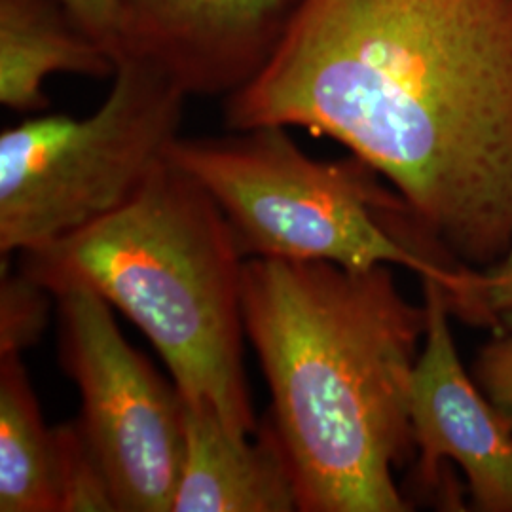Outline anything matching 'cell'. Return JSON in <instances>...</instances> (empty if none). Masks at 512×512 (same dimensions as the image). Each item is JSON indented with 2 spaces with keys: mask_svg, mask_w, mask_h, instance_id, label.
Returning a JSON list of instances; mask_svg holds the SVG:
<instances>
[{
  "mask_svg": "<svg viewBox=\"0 0 512 512\" xmlns=\"http://www.w3.org/2000/svg\"><path fill=\"white\" fill-rule=\"evenodd\" d=\"M224 118L348 147L459 266L511 247L512 0H306Z\"/></svg>",
  "mask_w": 512,
  "mask_h": 512,
  "instance_id": "cell-1",
  "label": "cell"
},
{
  "mask_svg": "<svg viewBox=\"0 0 512 512\" xmlns=\"http://www.w3.org/2000/svg\"><path fill=\"white\" fill-rule=\"evenodd\" d=\"M243 319L298 511H412L395 473L416 458L410 389L425 304L404 298L389 266L249 258Z\"/></svg>",
  "mask_w": 512,
  "mask_h": 512,
  "instance_id": "cell-2",
  "label": "cell"
},
{
  "mask_svg": "<svg viewBox=\"0 0 512 512\" xmlns=\"http://www.w3.org/2000/svg\"><path fill=\"white\" fill-rule=\"evenodd\" d=\"M19 272L52 296L88 289L122 311L162 355L186 401L253 437L243 366V270L232 228L196 177L171 160L92 226L19 253Z\"/></svg>",
  "mask_w": 512,
  "mask_h": 512,
  "instance_id": "cell-3",
  "label": "cell"
},
{
  "mask_svg": "<svg viewBox=\"0 0 512 512\" xmlns=\"http://www.w3.org/2000/svg\"><path fill=\"white\" fill-rule=\"evenodd\" d=\"M169 156L219 203L245 260L395 264L440 281L448 300L465 287L471 268L446 255L403 196L357 156L313 160L279 126L179 137Z\"/></svg>",
  "mask_w": 512,
  "mask_h": 512,
  "instance_id": "cell-4",
  "label": "cell"
},
{
  "mask_svg": "<svg viewBox=\"0 0 512 512\" xmlns=\"http://www.w3.org/2000/svg\"><path fill=\"white\" fill-rule=\"evenodd\" d=\"M183 88L145 57L120 54L103 105L50 114L0 135V253L46 247L131 202L179 139Z\"/></svg>",
  "mask_w": 512,
  "mask_h": 512,
  "instance_id": "cell-5",
  "label": "cell"
},
{
  "mask_svg": "<svg viewBox=\"0 0 512 512\" xmlns=\"http://www.w3.org/2000/svg\"><path fill=\"white\" fill-rule=\"evenodd\" d=\"M59 361L73 380L78 425L109 480L118 512H173L184 459L183 397L118 329L88 289L55 296Z\"/></svg>",
  "mask_w": 512,
  "mask_h": 512,
  "instance_id": "cell-6",
  "label": "cell"
},
{
  "mask_svg": "<svg viewBox=\"0 0 512 512\" xmlns=\"http://www.w3.org/2000/svg\"><path fill=\"white\" fill-rule=\"evenodd\" d=\"M421 283L427 329L410 389L416 458L408 492L452 505L444 469L454 461L467 476L475 511L512 512V427L459 361L442 283Z\"/></svg>",
  "mask_w": 512,
  "mask_h": 512,
  "instance_id": "cell-7",
  "label": "cell"
},
{
  "mask_svg": "<svg viewBox=\"0 0 512 512\" xmlns=\"http://www.w3.org/2000/svg\"><path fill=\"white\" fill-rule=\"evenodd\" d=\"M306 0H118V54L145 57L188 97H228L274 59Z\"/></svg>",
  "mask_w": 512,
  "mask_h": 512,
  "instance_id": "cell-8",
  "label": "cell"
},
{
  "mask_svg": "<svg viewBox=\"0 0 512 512\" xmlns=\"http://www.w3.org/2000/svg\"><path fill=\"white\" fill-rule=\"evenodd\" d=\"M183 397V395H181ZM184 459L173 512L298 511L293 476L270 418L238 437L183 397Z\"/></svg>",
  "mask_w": 512,
  "mask_h": 512,
  "instance_id": "cell-9",
  "label": "cell"
},
{
  "mask_svg": "<svg viewBox=\"0 0 512 512\" xmlns=\"http://www.w3.org/2000/svg\"><path fill=\"white\" fill-rule=\"evenodd\" d=\"M116 57L88 33L63 0H0V103L16 112L50 107V74L107 78Z\"/></svg>",
  "mask_w": 512,
  "mask_h": 512,
  "instance_id": "cell-10",
  "label": "cell"
},
{
  "mask_svg": "<svg viewBox=\"0 0 512 512\" xmlns=\"http://www.w3.org/2000/svg\"><path fill=\"white\" fill-rule=\"evenodd\" d=\"M0 512H61L54 429L18 353L0 355Z\"/></svg>",
  "mask_w": 512,
  "mask_h": 512,
  "instance_id": "cell-11",
  "label": "cell"
},
{
  "mask_svg": "<svg viewBox=\"0 0 512 512\" xmlns=\"http://www.w3.org/2000/svg\"><path fill=\"white\" fill-rule=\"evenodd\" d=\"M54 439L61 512H118L101 461L78 421L55 427Z\"/></svg>",
  "mask_w": 512,
  "mask_h": 512,
  "instance_id": "cell-12",
  "label": "cell"
},
{
  "mask_svg": "<svg viewBox=\"0 0 512 512\" xmlns=\"http://www.w3.org/2000/svg\"><path fill=\"white\" fill-rule=\"evenodd\" d=\"M50 296L37 281L2 264L0 274V355L18 353L37 344L48 325Z\"/></svg>",
  "mask_w": 512,
  "mask_h": 512,
  "instance_id": "cell-13",
  "label": "cell"
},
{
  "mask_svg": "<svg viewBox=\"0 0 512 512\" xmlns=\"http://www.w3.org/2000/svg\"><path fill=\"white\" fill-rule=\"evenodd\" d=\"M512 315V243L507 253L484 270H473L469 291L456 317L467 325L495 330Z\"/></svg>",
  "mask_w": 512,
  "mask_h": 512,
  "instance_id": "cell-14",
  "label": "cell"
},
{
  "mask_svg": "<svg viewBox=\"0 0 512 512\" xmlns=\"http://www.w3.org/2000/svg\"><path fill=\"white\" fill-rule=\"evenodd\" d=\"M473 365V378L512 427V315L494 330Z\"/></svg>",
  "mask_w": 512,
  "mask_h": 512,
  "instance_id": "cell-15",
  "label": "cell"
},
{
  "mask_svg": "<svg viewBox=\"0 0 512 512\" xmlns=\"http://www.w3.org/2000/svg\"><path fill=\"white\" fill-rule=\"evenodd\" d=\"M78 23L118 54V0H63Z\"/></svg>",
  "mask_w": 512,
  "mask_h": 512,
  "instance_id": "cell-16",
  "label": "cell"
}]
</instances>
